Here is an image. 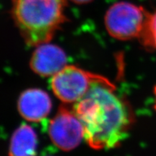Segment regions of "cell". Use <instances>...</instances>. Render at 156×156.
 I'll use <instances>...</instances> for the list:
<instances>
[{
  "mask_svg": "<svg viewBox=\"0 0 156 156\" xmlns=\"http://www.w3.org/2000/svg\"><path fill=\"white\" fill-rule=\"evenodd\" d=\"M73 109L83 124L84 139L95 150L120 145L134 122L130 104L105 77L93 83Z\"/></svg>",
  "mask_w": 156,
  "mask_h": 156,
  "instance_id": "6da1fadb",
  "label": "cell"
},
{
  "mask_svg": "<svg viewBox=\"0 0 156 156\" xmlns=\"http://www.w3.org/2000/svg\"><path fill=\"white\" fill-rule=\"evenodd\" d=\"M67 0H12V15L27 44L49 43L67 20Z\"/></svg>",
  "mask_w": 156,
  "mask_h": 156,
  "instance_id": "7a4b0ae2",
  "label": "cell"
},
{
  "mask_svg": "<svg viewBox=\"0 0 156 156\" xmlns=\"http://www.w3.org/2000/svg\"><path fill=\"white\" fill-rule=\"evenodd\" d=\"M149 14L141 6L127 2H119L107 10L105 26L109 35L117 40L139 39Z\"/></svg>",
  "mask_w": 156,
  "mask_h": 156,
  "instance_id": "3957f363",
  "label": "cell"
},
{
  "mask_svg": "<svg viewBox=\"0 0 156 156\" xmlns=\"http://www.w3.org/2000/svg\"><path fill=\"white\" fill-rule=\"evenodd\" d=\"M103 77L76 66L66 65L52 77L51 87L62 102L75 103L86 94L93 83Z\"/></svg>",
  "mask_w": 156,
  "mask_h": 156,
  "instance_id": "277c9868",
  "label": "cell"
},
{
  "mask_svg": "<svg viewBox=\"0 0 156 156\" xmlns=\"http://www.w3.org/2000/svg\"><path fill=\"white\" fill-rule=\"evenodd\" d=\"M48 133L51 142L63 151H70L84 139L83 124L73 109L61 106L50 121Z\"/></svg>",
  "mask_w": 156,
  "mask_h": 156,
  "instance_id": "5b68a950",
  "label": "cell"
},
{
  "mask_svg": "<svg viewBox=\"0 0 156 156\" xmlns=\"http://www.w3.org/2000/svg\"><path fill=\"white\" fill-rule=\"evenodd\" d=\"M67 56L64 50L48 43L37 46L31 56L30 67L41 77H53L67 65Z\"/></svg>",
  "mask_w": 156,
  "mask_h": 156,
  "instance_id": "8992f818",
  "label": "cell"
},
{
  "mask_svg": "<svg viewBox=\"0 0 156 156\" xmlns=\"http://www.w3.org/2000/svg\"><path fill=\"white\" fill-rule=\"evenodd\" d=\"M51 107V100L48 93L38 88L25 90L17 101L20 114L28 122H39L44 120L49 114Z\"/></svg>",
  "mask_w": 156,
  "mask_h": 156,
  "instance_id": "52a82bcc",
  "label": "cell"
},
{
  "mask_svg": "<svg viewBox=\"0 0 156 156\" xmlns=\"http://www.w3.org/2000/svg\"><path fill=\"white\" fill-rule=\"evenodd\" d=\"M37 136L30 126L22 124L14 132L9 148V156H35Z\"/></svg>",
  "mask_w": 156,
  "mask_h": 156,
  "instance_id": "ba28073f",
  "label": "cell"
},
{
  "mask_svg": "<svg viewBox=\"0 0 156 156\" xmlns=\"http://www.w3.org/2000/svg\"><path fill=\"white\" fill-rule=\"evenodd\" d=\"M138 40L145 48L156 51V11L149 14L145 28Z\"/></svg>",
  "mask_w": 156,
  "mask_h": 156,
  "instance_id": "9c48e42d",
  "label": "cell"
},
{
  "mask_svg": "<svg viewBox=\"0 0 156 156\" xmlns=\"http://www.w3.org/2000/svg\"><path fill=\"white\" fill-rule=\"evenodd\" d=\"M71 1L77 4H85L90 2H91L92 0H71Z\"/></svg>",
  "mask_w": 156,
  "mask_h": 156,
  "instance_id": "30bf717a",
  "label": "cell"
},
{
  "mask_svg": "<svg viewBox=\"0 0 156 156\" xmlns=\"http://www.w3.org/2000/svg\"><path fill=\"white\" fill-rule=\"evenodd\" d=\"M153 95H154L153 107H154V109H155V111L156 112V85L154 86V88H153Z\"/></svg>",
  "mask_w": 156,
  "mask_h": 156,
  "instance_id": "8fae6325",
  "label": "cell"
}]
</instances>
